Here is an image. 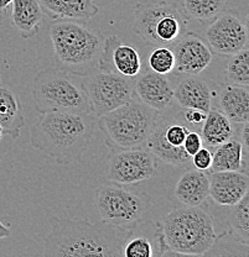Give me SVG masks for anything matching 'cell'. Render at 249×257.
<instances>
[{
	"mask_svg": "<svg viewBox=\"0 0 249 257\" xmlns=\"http://www.w3.org/2000/svg\"><path fill=\"white\" fill-rule=\"evenodd\" d=\"M175 56L176 73L181 76H199L213 60L208 45L195 32L183 34L171 46Z\"/></svg>",
	"mask_w": 249,
	"mask_h": 257,
	"instance_id": "cell-13",
	"label": "cell"
},
{
	"mask_svg": "<svg viewBox=\"0 0 249 257\" xmlns=\"http://www.w3.org/2000/svg\"><path fill=\"white\" fill-rule=\"evenodd\" d=\"M162 241L170 250L201 256L217 237L212 216L200 207L175 208L160 224Z\"/></svg>",
	"mask_w": 249,
	"mask_h": 257,
	"instance_id": "cell-4",
	"label": "cell"
},
{
	"mask_svg": "<svg viewBox=\"0 0 249 257\" xmlns=\"http://www.w3.org/2000/svg\"><path fill=\"white\" fill-rule=\"evenodd\" d=\"M206 44L212 53L232 56L248 47V24L237 10H224L206 31Z\"/></svg>",
	"mask_w": 249,
	"mask_h": 257,
	"instance_id": "cell-12",
	"label": "cell"
},
{
	"mask_svg": "<svg viewBox=\"0 0 249 257\" xmlns=\"http://www.w3.org/2000/svg\"><path fill=\"white\" fill-rule=\"evenodd\" d=\"M224 79L227 84L249 85V51L248 47L229 56L224 68Z\"/></svg>",
	"mask_w": 249,
	"mask_h": 257,
	"instance_id": "cell-28",
	"label": "cell"
},
{
	"mask_svg": "<svg viewBox=\"0 0 249 257\" xmlns=\"http://www.w3.org/2000/svg\"><path fill=\"white\" fill-rule=\"evenodd\" d=\"M201 257H249V245L224 230Z\"/></svg>",
	"mask_w": 249,
	"mask_h": 257,
	"instance_id": "cell-27",
	"label": "cell"
},
{
	"mask_svg": "<svg viewBox=\"0 0 249 257\" xmlns=\"http://www.w3.org/2000/svg\"><path fill=\"white\" fill-rule=\"evenodd\" d=\"M213 90L199 76H186L174 88V100L184 109H196L207 112L212 108Z\"/></svg>",
	"mask_w": 249,
	"mask_h": 257,
	"instance_id": "cell-18",
	"label": "cell"
},
{
	"mask_svg": "<svg viewBox=\"0 0 249 257\" xmlns=\"http://www.w3.org/2000/svg\"><path fill=\"white\" fill-rule=\"evenodd\" d=\"M218 109L235 125H243L249 119V90L243 85L227 84L218 94Z\"/></svg>",
	"mask_w": 249,
	"mask_h": 257,
	"instance_id": "cell-22",
	"label": "cell"
},
{
	"mask_svg": "<svg viewBox=\"0 0 249 257\" xmlns=\"http://www.w3.org/2000/svg\"><path fill=\"white\" fill-rule=\"evenodd\" d=\"M148 69L157 74L168 76L175 68V56L169 46H155L148 55Z\"/></svg>",
	"mask_w": 249,
	"mask_h": 257,
	"instance_id": "cell-30",
	"label": "cell"
},
{
	"mask_svg": "<svg viewBox=\"0 0 249 257\" xmlns=\"http://www.w3.org/2000/svg\"><path fill=\"white\" fill-rule=\"evenodd\" d=\"M49 34L57 68L77 77L98 68L106 39L100 31L88 28L85 21L53 20Z\"/></svg>",
	"mask_w": 249,
	"mask_h": 257,
	"instance_id": "cell-3",
	"label": "cell"
},
{
	"mask_svg": "<svg viewBox=\"0 0 249 257\" xmlns=\"http://www.w3.org/2000/svg\"><path fill=\"white\" fill-rule=\"evenodd\" d=\"M164 246L160 223L140 220L129 229L122 257H156Z\"/></svg>",
	"mask_w": 249,
	"mask_h": 257,
	"instance_id": "cell-16",
	"label": "cell"
},
{
	"mask_svg": "<svg viewBox=\"0 0 249 257\" xmlns=\"http://www.w3.org/2000/svg\"><path fill=\"white\" fill-rule=\"evenodd\" d=\"M175 197L184 207H201L210 197L208 171L189 170L175 186Z\"/></svg>",
	"mask_w": 249,
	"mask_h": 257,
	"instance_id": "cell-19",
	"label": "cell"
},
{
	"mask_svg": "<svg viewBox=\"0 0 249 257\" xmlns=\"http://www.w3.org/2000/svg\"><path fill=\"white\" fill-rule=\"evenodd\" d=\"M203 147V141L201 135L197 131H191L187 134L186 139L184 141V150L189 156H194L200 149Z\"/></svg>",
	"mask_w": 249,
	"mask_h": 257,
	"instance_id": "cell-32",
	"label": "cell"
},
{
	"mask_svg": "<svg viewBox=\"0 0 249 257\" xmlns=\"http://www.w3.org/2000/svg\"><path fill=\"white\" fill-rule=\"evenodd\" d=\"M160 112L141 103L135 95L128 103L97 117L109 150L145 147Z\"/></svg>",
	"mask_w": 249,
	"mask_h": 257,
	"instance_id": "cell-5",
	"label": "cell"
},
{
	"mask_svg": "<svg viewBox=\"0 0 249 257\" xmlns=\"http://www.w3.org/2000/svg\"><path fill=\"white\" fill-rule=\"evenodd\" d=\"M96 125L93 114L42 112L30 130V144L58 165L68 166L82 159L92 143Z\"/></svg>",
	"mask_w": 249,
	"mask_h": 257,
	"instance_id": "cell-2",
	"label": "cell"
},
{
	"mask_svg": "<svg viewBox=\"0 0 249 257\" xmlns=\"http://www.w3.org/2000/svg\"><path fill=\"white\" fill-rule=\"evenodd\" d=\"M210 197L219 207H233L249 191L248 173L239 171L210 172Z\"/></svg>",
	"mask_w": 249,
	"mask_h": 257,
	"instance_id": "cell-17",
	"label": "cell"
},
{
	"mask_svg": "<svg viewBox=\"0 0 249 257\" xmlns=\"http://www.w3.org/2000/svg\"><path fill=\"white\" fill-rule=\"evenodd\" d=\"M44 240V257H120L129 229L87 219L51 218Z\"/></svg>",
	"mask_w": 249,
	"mask_h": 257,
	"instance_id": "cell-1",
	"label": "cell"
},
{
	"mask_svg": "<svg viewBox=\"0 0 249 257\" xmlns=\"http://www.w3.org/2000/svg\"><path fill=\"white\" fill-rule=\"evenodd\" d=\"M12 25L24 40L31 39L40 31L44 12L37 0H13Z\"/></svg>",
	"mask_w": 249,
	"mask_h": 257,
	"instance_id": "cell-23",
	"label": "cell"
},
{
	"mask_svg": "<svg viewBox=\"0 0 249 257\" xmlns=\"http://www.w3.org/2000/svg\"><path fill=\"white\" fill-rule=\"evenodd\" d=\"M98 68L114 72L128 78H136L143 71L140 53L135 47L123 44L116 35L104 39L103 53Z\"/></svg>",
	"mask_w": 249,
	"mask_h": 257,
	"instance_id": "cell-14",
	"label": "cell"
},
{
	"mask_svg": "<svg viewBox=\"0 0 249 257\" xmlns=\"http://www.w3.org/2000/svg\"><path fill=\"white\" fill-rule=\"evenodd\" d=\"M134 32L152 46H171L186 28L178 4L166 0L134 7Z\"/></svg>",
	"mask_w": 249,
	"mask_h": 257,
	"instance_id": "cell-7",
	"label": "cell"
},
{
	"mask_svg": "<svg viewBox=\"0 0 249 257\" xmlns=\"http://www.w3.org/2000/svg\"><path fill=\"white\" fill-rule=\"evenodd\" d=\"M247 156L248 150H245L242 141L234 136L231 140L216 147V151L212 152L210 172L239 171L248 173Z\"/></svg>",
	"mask_w": 249,
	"mask_h": 257,
	"instance_id": "cell-25",
	"label": "cell"
},
{
	"mask_svg": "<svg viewBox=\"0 0 249 257\" xmlns=\"http://www.w3.org/2000/svg\"><path fill=\"white\" fill-rule=\"evenodd\" d=\"M51 20L88 21L100 12L96 0H37Z\"/></svg>",
	"mask_w": 249,
	"mask_h": 257,
	"instance_id": "cell-20",
	"label": "cell"
},
{
	"mask_svg": "<svg viewBox=\"0 0 249 257\" xmlns=\"http://www.w3.org/2000/svg\"><path fill=\"white\" fill-rule=\"evenodd\" d=\"M3 136H4V131H3V127L0 126V140H2Z\"/></svg>",
	"mask_w": 249,
	"mask_h": 257,
	"instance_id": "cell-37",
	"label": "cell"
},
{
	"mask_svg": "<svg viewBox=\"0 0 249 257\" xmlns=\"http://www.w3.org/2000/svg\"><path fill=\"white\" fill-rule=\"evenodd\" d=\"M156 257H201V256H197V255H186V253H180V252H176V251H173L170 250V248H168L166 246L161 248V251L159 252V255Z\"/></svg>",
	"mask_w": 249,
	"mask_h": 257,
	"instance_id": "cell-34",
	"label": "cell"
},
{
	"mask_svg": "<svg viewBox=\"0 0 249 257\" xmlns=\"http://www.w3.org/2000/svg\"><path fill=\"white\" fill-rule=\"evenodd\" d=\"M134 95L154 110H169L174 104V87L170 79L150 69L141 71L134 80Z\"/></svg>",
	"mask_w": 249,
	"mask_h": 257,
	"instance_id": "cell-15",
	"label": "cell"
},
{
	"mask_svg": "<svg viewBox=\"0 0 249 257\" xmlns=\"http://www.w3.org/2000/svg\"><path fill=\"white\" fill-rule=\"evenodd\" d=\"M25 125L23 104L18 94L0 80V126L4 135L18 139Z\"/></svg>",
	"mask_w": 249,
	"mask_h": 257,
	"instance_id": "cell-21",
	"label": "cell"
},
{
	"mask_svg": "<svg viewBox=\"0 0 249 257\" xmlns=\"http://www.w3.org/2000/svg\"><path fill=\"white\" fill-rule=\"evenodd\" d=\"M0 23H2V14H0Z\"/></svg>",
	"mask_w": 249,
	"mask_h": 257,
	"instance_id": "cell-38",
	"label": "cell"
},
{
	"mask_svg": "<svg viewBox=\"0 0 249 257\" xmlns=\"http://www.w3.org/2000/svg\"><path fill=\"white\" fill-rule=\"evenodd\" d=\"M228 216V230L244 242L249 240V194L233 205Z\"/></svg>",
	"mask_w": 249,
	"mask_h": 257,
	"instance_id": "cell-29",
	"label": "cell"
},
{
	"mask_svg": "<svg viewBox=\"0 0 249 257\" xmlns=\"http://www.w3.org/2000/svg\"><path fill=\"white\" fill-rule=\"evenodd\" d=\"M189 133L187 125L170 117V114L164 115L160 112L145 147L157 161L178 167L186 166L191 162V156L184 150V141Z\"/></svg>",
	"mask_w": 249,
	"mask_h": 257,
	"instance_id": "cell-10",
	"label": "cell"
},
{
	"mask_svg": "<svg viewBox=\"0 0 249 257\" xmlns=\"http://www.w3.org/2000/svg\"><path fill=\"white\" fill-rule=\"evenodd\" d=\"M120 257H122V255H120Z\"/></svg>",
	"mask_w": 249,
	"mask_h": 257,
	"instance_id": "cell-39",
	"label": "cell"
},
{
	"mask_svg": "<svg viewBox=\"0 0 249 257\" xmlns=\"http://www.w3.org/2000/svg\"><path fill=\"white\" fill-rule=\"evenodd\" d=\"M95 202L102 223L119 229H130L138 224L149 207L146 194L112 182L96 189Z\"/></svg>",
	"mask_w": 249,
	"mask_h": 257,
	"instance_id": "cell-8",
	"label": "cell"
},
{
	"mask_svg": "<svg viewBox=\"0 0 249 257\" xmlns=\"http://www.w3.org/2000/svg\"><path fill=\"white\" fill-rule=\"evenodd\" d=\"M12 234V230H10L9 224H4L2 220H0V240L4 239V237H8Z\"/></svg>",
	"mask_w": 249,
	"mask_h": 257,
	"instance_id": "cell-35",
	"label": "cell"
},
{
	"mask_svg": "<svg viewBox=\"0 0 249 257\" xmlns=\"http://www.w3.org/2000/svg\"><path fill=\"white\" fill-rule=\"evenodd\" d=\"M228 0H181L179 10L186 20L210 23L226 10Z\"/></svg>",
	"mask_w": 249,
	"mask_h": 257,
	"instance_id": "cell-26",
	"label": "cell"
},
{
	"mask_svg": "<svg viewBox=\"0 0 249 257\" xmlns=\"http://www.w3.org/2000/svg\"><path fill=\"white\" fill-rule=\"evenodd\" d=\"M81 80L96 117L124 105L134 96V79L114 72L97 68Z\"/></svg>",
	"mask_w": 249,
	"mask_h": 257,
	"instance_id": "cell-9",
	"label": "cell"
},
{
	"mask_svg": "<svg viewBox=\"0 0 249 257\" xmlns=\"http://www.w3.org/2000/svg\"><path fill=\"white\" fill-rule=\"evenodd\" d=\"M13 0H0V14H5L8 10V8L12 5Z\"/></svg>",
	"mask_w": 249,
	"mask_h": 257,
	"instance_id": "cell-36",
	"label": "cell"
},
{
	"mask_svg": "<svg viewBox=\"0 0 249 257\" xmlns=\"http://www.w3.org/2000/svg\"><path fill=\"white\" fill-rule=\"evenodd\" d=\"M157 167L159 161L146 147L111 150L107 178L120 186H134L151 178Z\"/></svg>",
	"mask_w": 249,
	"mask_h": 257,
	"instance_id": "cell-11",
	"label": "cell"
},
{
	"mask_svg": "<svg viewBox=\"0 0 249 257\" xmlns=\"http://www.w3.org/2000/svg\"><path fill=\"white\" fill-rule=\"evenodd\" d=\"M33 98L36 110L92 114L81 77L60 68L39 72L34 79Z\"/></svg>",
	"mask_w": 249,
	"mask_h": 257,
	"instance_id": "cell-6",
	"label": "cell"
},
{
	"mask_svg": "<svg viewBox=\"0 0 249 257\" xmlns=\"http://www.w3.org/2000/svg\"><path fill=\"white\" fill-rule=\"evenodd\" d=\"M192 165L200 171H210L211 165H212V151L207 147L200 149L194 156H191Z\"/></svg>",
	"mask_w": 249,
	"mask_h": 257,
	"instance_id": "cell-31",
	"label": "cell"
},
{
	"mask_svg": "<svg viewBox=\"0 0 249 257\" xmlns=\"http://www.w3.org/2000/svg\"><path fill=\"white\" fill-rule=\"evenodd\" d=\"M184 119L191 125H202L206 117V112L196 109H185L183 111Z\"/></svg>",
	"mask_w": 249,
	"mask_h": 257,
	"instance_id": "cell-33",
	"label": "cell"
},
{
	"mask_svg": "<svg viewBox=\"0 0 249 257\" xmlns=\"http://www.w3.org/2000/svg\"><path fill=\"white\" fill-rule=\"evenodd\" d=\"M235 124L226 116L218 108H211L206 112V117L201 128V138L207 149H216L219 145L231 140L237 135Z\"/></svg>",
	"mask_w": 249,
	"mask_h": 257,
	"instance_id": "cell-24",
	"label": "cell"
}]
</instances>
